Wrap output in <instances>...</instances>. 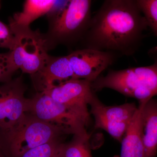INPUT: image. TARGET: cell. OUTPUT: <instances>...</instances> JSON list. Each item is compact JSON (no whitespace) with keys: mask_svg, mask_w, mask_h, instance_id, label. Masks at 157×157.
<instances>
[{"mask_svg":"<svg viewBox=\"0 0 157 157\" xmlns=\"http://www.w3.org/2000/svg\"><path fill=\"white\" fill-rule=\"evenodd\" d=\"M42 33L33 31L30 33L15 37L14 48L10 51L13 64L23 73L33 75L42 69L49 55L45 49Z\"/></svg>","mask_w":157,"mask_h":157,"instance_id":"obj_9","label":"cell"},{"mask_svg":"<svg viewBox=\"0 0 157 157\" xmlns=\"http://www.w3.org/2000/svg\"><path fill=\"white\" fill-rule=\"evenodd\" d=\"M147 26L157 37V0H137Z\"/></svg>","mask_w":157,"mask_h":157,"instance_id":"obj_16","label":"cell"},{"mask_svg":"<svg viewBox=\"0 0 157 157\" xmlns=\"http://www.w3.org/2000/svg\"><path fill=\"white\" fill-rule=\"evenodd\" d=\"M90 0H70L64 9L56 15L48 17V29L42 34L47 52L57 45L71 47L80 43L91 20Z\"/></svg>","mask_w":157,"mask_h":157,"instance_id":"obj_4","label":"cell"},{"mask_svg":"<svg viewBox=\"0 0 157 157\" xmlns=\"http://www.w3.org/2000/svg\"><path fill=\"white\" fill-rule=\"evenodd\" d=\"M17 70L11 61L9 52L0 53V82L6 83L10 81Z\"/></svg>","mask_w":157,"mask_h":157,"instance_id":"obj_18","label":"cell"},{"mask_svg":"<svg viewBox=\"0 0 157 157\" xmlns=\"http://www.w3.org/2000/svg\"><path fill=\"white\" fill-rule=\"evenodd\" d=\"M38 92L46 90L56 84L74 79V73L68 56L49 55L42 69L31 75Z\"/></svg>","mask_w":157,"mask_h":157,"instance_id":"obj_11","label":"cell"},{"mask_svg":"<svg viewBox=\"0 0 157 157\" xmlns=\"http://www.w3.org/2000/svg\"><path fill=\"white\" fill-rule=\"evenodd\" d=\"M90 113L94 119V129L106 131L121 143L126 133L138 106L134 103L117 106H107L98 99L95 92L90 99Z\"/></svg>","mask_w":157,"mask_h":157,"instance_id":"obj_5","label":"cell"},{"mask_svg":"<svg viewBox=\"0 0 157 157\" xmlns=\"http://www.w3.org/2000/svg\"><path fill=\"white\" fill-rule=\"evenodd\" d=\"M141 136L145 157H156L157 154V101L144 102L141 112Z\"/></svg>","mask_w":157,"mask_h":157,"instance_id":"obj_13","label":"cell"},{"mask_svg":"<svg viewBox=\"0 0 157 157\" xmlns=\"http://www.w3.org/2000/svg\"><path fill=\"white\" fill-rule=\"evenodd\" d=\"M2 3L0 1V9ZM16 42L15 36L9 25L0 21V48H6L11 51Z\"/></svg>","mask_w":157,"mask_h":157,"instance_id":"obj_19","label":"cell"},{"mask_svg":"<svg viewBox=\"0 0 157 157\" xmlns=\"http://www.w3.org/2000/svg\"><path fill=\"white\" fill-rule=\"evenodd\" d=\"M90 135H73L72 140L61 144L54 157H92Z\"/></svg>","mask_w":157,"mask_h":157,"instance_id":"obj_15","label":"cell"},{"mask_svg":"<svg viewBox=\"0 0 157 157\" xmlns=\"http://www.w3.org/2000/svg\"><path fill=\"white\" fill-rule=\"evenodd\" d=\"M70 135H74L70 129L28 113L13 128L0 132V140L7 157H19L29 150Z\"/></svg>","mask_w":157,"mask_h":157,"instance_id":"obj_3","label":"cell"},{"mask_svg":"<svg viewBox=\"0 0 157 157\" xmlns=\"http://www.w3.org/2000/svg\"><path fill=\"white\" fill-rule=\"evenodd\" d=\"M152 64L119 70H109L91 82L94 92L104 88L114 90L122 94L145 102L157 96V47L148 52Z\"/></svg>","mask_w":157,"mask_h":157,"instance_id":"obj_2","label":"cell"},{"mask_svg":"<svg viewBox=\"0 0 157 157\" xmlns=\"http://www.w3.org/2000/svg\"><path fill=\"white\" fill-rule=\"evenodd\" d=\"M74 79L92 82L114 63L120 56L115 52L79 48L68 55Z\"/></svg>","mask_w":157,"mask_h":157,"instance_id":"obj_10","label":"cell"},{"mask_svg":"<svg viewBox=\"0 0 157 157\" xmlns=\"http://www.w3.org/2000/svg\"><path fill=\"white\" fill-rule=\"evenodd\" d=\"M43 92L67 107L81 117L88 126L90 125L91 120L88 107L94 93L91 82L85 79H71L55 85Z\"/></svg>","mask_w":157,"mask_h":157,"instance_id":"obj_7","label":"cell"},{"mask_svg":"<svg viewBox=\"0 0 157 157\" xmlns=\"http://www.w3.org/2000/svg\"><path fill=\"white\" fill-rule=\"evenodd\" d=\"M55 0H27L21 12L15 13L9 19V26L15 37L32 33L31 24L47 14L52 9Z\"/></svg>","mask_w":157,"mask_h":157,"instance_id":"obj_12","label":"cell"},{"mask_svg":"<svg viewBox=\"0 0 157 157\" xmlns=\"http://www.w3.org/2000/svg\"><path fill=\"white\" fill-rule=\"evenodd\" d=\"M28 113L41 120L70 129L74 135H88V127L81 117L43 92L29 99Z\"/></svg>","mask_w":157,"mask_h":157,"instance_id":"obj_6","label":"cell"},{"mask_svg":"<svg viewBox=\"0 0 157 157\" xmlns=\"http://www.w3.org/2000/svg\"><path fill=\"white\" fill-rule=\"evenodd\" d=\"M147 27L137 0H106L92 17L80 48L131 56L139 49Z\"/></svg>","mask_w":157,"mask_h":157,"instance_id":"obj_1","label":"cell"},{"mask_svg":"<svg viewBox=\"0 0 157 157\" xmlns=\"http://www.w3.org/2000/svg\"><path fill=\"white\" fill-rule=\"evenodd\" d=\"M0 157H8L5 153L4 149H3L1 140H0Z\"/></svg>","mask_w":157,"mask_h":157,"instance_id":"obj_20","label":"cell"},{"mask_svg":"<svg viewBox=\"0 0 157 157\" xmlns=\"http://www.w3.org/2000/svg\"><path fill=\"white\" fill-rule=\"evenodd\" d=\"M26 90L21 76L0 86V132L13 128L28 113L29 99L25 96Z\"/></svg>","mask_w":157,"mask_h":157,"instance_id":"obj_8","label":"cell"},{"mask_svg":"<svg viewBox=\"0 0 157 157\" xmlns=\"http://www.w3.org/2000/svg\"><path fill=\"white\" fill-rule=\"evenodd\" d=\"M64 137L56 139L29 150L19 157H54L59 147L63 143Z\"/></svg>","mask_w":157,"mask_h":157,"instance_id":"obj_17","label":"cell"},{"mask_svg":"<svg viewBox=\"0 0 157 157\" xmlns=\"http://www.w3.org/2000/svg\"><path fill=\"white\" fill-rule=\"evenodd\" d=\"M144 102H139L137 111L121 142L120 155L113 157H145L140 124Z\"/></svg>","mask_w":157,"mask_h":157,"instance_id":"obj_14","label":"cell"}]
</instances>
